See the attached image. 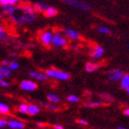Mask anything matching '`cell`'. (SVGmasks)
Listing matches in <instances>:
<instances>
[{"mask_svg": "<svg viewBox=\"0 0 129 129\" xmlns=\"http://www.w3.org/2000/svg\"><path fill=\"white\" fill-rule=\"evenodd\" d=\"M39 112H40V107H39L38 105L30 104L28 106V114H30V115H35V114L39 113Z\"/></svg>", "mask_w": 129, "mask_h": 129, "instance_id": "16", "label": "cell"}, {"mask_svg": "<svg viewBox=\"0 0 129 129\" xmlns=\"http://www.w3.org/2000/svg\"><path fill=\"white\" fill-rule=\"evenodd\" d=\"M45 74L48 78H54V79L62 81H67L68 79H70V78H71L69 73L56 69V68H49V69H47L45 71Z\"/></svg>", "mask_w": 129, "mask_h": 129, "instance_id": "2", "label": "cell"}, {"mask_svg": "<svg viewBox=\"0 0 129 129\" xmlns=\"http://www.w3.org/2000/svg\"><path fill=\"white\" fill-rule=\"evenodd\" d=\"M19 63L16 62V61H11L9 66L8 67V68L10 70H17V69H19Z\"/></svg>", "mask_w": 129, "mask_h": 129, "instance_id": "26", "label": "cell"}, {"mask_svg": "<svg viewBox=\"0 0 129 129\" xmlns=\"http://www.w3.org/2000/svg\"><path fill=\"white\" fill-rule=\"evenodd\" d=\"M8 37V34L7 33H5V32H0V41L4 40V39H6V38Z\"/></svg>", "mask_w": 129, "mask_h": 129, "instance_id": "31", "label": "cell"}, {"mask_svg": "<svg viewBox=\"0 0 129 129\" xmlns=\"http://www.w3.org/2000/svg\"><path fill=\"white\" fill-rule=\"evenodd\" d=\"M11 61H9V60H4L2 62V64H3V67H8V66H9V64H10Z\"/></svg>", "mask_w": 129, "mask_h": 129, "instance_id": "32", "label": "cell"}, {"mask_svg": "<svg viewBox=\"0 0 129 129\" xmlns=\"http://www.w3.org/2000/svg\"><path fill=\"white\" fill-rule=\"evenodd\" d=\"M67 101L69 102H72V103H76V102H79V98L77 95H69L67 97Z\"/></svg>", "mask_w": 129, "mask_h": 129, "instance_id": "27", "label": "cell"}, {"mask_svg": "<svg viewBox=\"0 0 129 129\" xmlns=\"http://www.w3.org/2000/svg\"><path fill=\"white\" fill-rule=\"evenodd\" d=\"M43 13H44V16L47 17V18H52V17L56 16L57 13H58V10L54 7H50L49 6V8Z\"/></svg>", "mask_w": 129, "mask_h": 129, "instance_id": "14", "label": "cell"}, {"mask_svg": "<svg viewBox=\"0 0 129 129\" xmlns=\"http://www.w3.org/2000/svg\"><path fill=\"white\" fill-rule=\"evenodd\" d=\"M8 125V121L5 119H0V128H4Z\"/></svg>", "mask_w": 129, "mask_h": 129, "instance_id": "29", "label": "cell"}, {"mask_svg": "<svg viewBox=\"0 0 129 129\" xmlns=\"http://www.w3.org/2000/svg\"><path fill=\"white\" fill-rule=\"evenodd\" d=\"M9 111H10V108H9V106L8 104L0 102V113L7 114V113H9Z\"/></svg>", "mask_w": 129, "mask_h": 129, "instance_id": "21", "label": "cell"}, {"mask_svg": "<svg viewBox=\"0 0 129 129\" xmlns=\"http://www.w3.org/2000/svg\"><path fill=\"white\" fill-rule=\"evenodd\" d=\"M19 87L21 89L26 91H33L38 88L37 84L31 80H22L19 84Z\"/></svg>", "mask_w": 129, "mask_h": 129, "instance_id": "7", "label": "cell"}, {"mask_svg": "<svg viewBox=\"0 0 129 129\" xmlns=\"http://www.w3.org/2000/svg\"><path fill=\"white\" fill-rule=\"evenodd\" d=\"M124 114H125L126 116H129V107H128V108H126V109H124Z\"/></svg>", "mask_w": 129, "mask_h": 129, "instance_id": "34", "label": "cell"}, {"mask_svg": "<svg viewBox=\"0 0 129 129\" xmlns=\"http://www.w3.org/2000/svg\"><path fill=\"white\" fill-rule=\"evenodd\" d=\"M15 8H16V6H4L2 8V12L4 14L10 16L11 14L15 11Z\"/></svg>", "mask_w": 129, "mask_h": 129, "instance_id": "19", "label": "cell"}, {"mask_svg": "<svg viewBox=\"0 0 129 129\" xmlns=\"http://www.w3.org/2000/svg\"><path fill=\"white\" fill-rule=\"evenodd\" d=\"M63 33H64L67 38L71 39V40L78 41L80 39V34H79V32H78L75 30H73V29H69V28L64 29V30H63Z\"/></svg>", "mask_w": 129, "mask_h": 129, "instance_id": "8", "label": "cell"}, {"mask_svg": "<svg viewBox=\"0 0 129 129\" xmlns=\"http://www.w3.org/2000/svg\"><path fill=\"white\" fill-rule=\"evenodd\" d=\"M11 70L6 67H0V79H5L10 77Z\"/></svg>", "mask_w": 129, "mask_h": 129, "instance_id": "13", "label": "cell"}, {"mask_svg": "<svg viewBox=\"0 0 129 129\" xmlns=\"http://www.w3.org/2000/svg\"><path fill=\"white\" fill-rule=\"evenodd\" d=\"M85 106L88 108H96L99 107V106H102V101H94V102H87L85 103Z\"/></svg>", "mask_w": 129, "mask_h": 129, "instance_id": "20", "label": "cell"}, {"mask_svg": "<svg viewBox=\"0 0 129 129\" xmlns=\"http://www.w3.org/2000/svg\"><path fill=\"white\" fill-rule=\"evenodd\" d=\"M47 99H48L49 102H52V103H54V104L61 102V99L56 94H54V93H49L47 95Z\"/></svg>", "mask_w": 129, "mask_h": 129, "instance_id": "17", "label": "cell"}, {"mask_svg": "<svg viewBox=\"0 0 129 129\" xmlns=\"http://www.w3.org/2000/svg\"><path fill=\"white\" fill-rule=\"evenodd\" d=\"M129 87V74H124L121 79V88L126 90Z\"/></svg>", "mask_w": 129, "mask_h": 129, "instance_id": "18", "label": "cell"}, {"mask_svg": "<svg viewBox=\"0 0 129 129\" xmlns=\"http://www.w3.org/2000/svg\"><path fill=\"white\" fill-rule=\"evenodd\" d=\"M8 126L10 129H23L25 127V124L22 121L11 119L8 121Z\"/></svg>", "mask_w": 129, "mask_h": 129, "instance_id": "9", "label": "cell"}, {"mask_svg": "<svg viewBox=\"0 0 129 129\" xmlns=\"http://www.w3.org/2000/svg\"><path fill=\"white\" fill-rule=\"evenodd\" d=\"M103 54H104V48L101 45H98L91 53V57L93 59H100Z\"/></svg>", "mask_w": 129, "mask_h": 129, "instance_id": "12", "label": "cell"}, {"mask_svg": "<svg viewBox=\"0 0 129 129\" xmlns=\"http://www.w3.org/2000/svg\"><path fill=\"white\" fill-rule=\"evenodd\" d=\"M43 107H45L46 109L49 111H53V112H54V111L59 110V107L56 106L54 103H52V102H49V103H43Z\"/></svg>", "mask_w": 129, "mask_h": 129, "instance_id": "22", "label": "cell"}, {"mask_svg": "<svg viewBox=\"0 0 129 129\" xmlns=\"http://www.w3.org/2000/svg\"><path fill=\"white\" fill-rule=\"evenodd\" d=\"M128 47H129V44H128Z\"/></svg>", "mask_w": 129, "mask_h": 129, "instance_id": "38", "label": "cell"}, {"mask_svg": "<svg viewBox=\"0 0 129 129\" xmlns=\"http://www.w3.org/2000/svg\"><path fill=\"white\" fill-rule=\"evenodd\" d=\"M28 106H29L28 104H26V103H24V102H22V103H20V104L19 105L18 111L21 113H28Z\"/></svg>", "mask_w": 129, "mask_h": 129, "instance_id": "24", "label": "cell"}, {"mask_svg": "<svg viewBox=\"0 0 129 129\" xmlns=\"http://www.w3.org/2000/svg\"><path fill=\"white\" fill-rule=\"evenodd\" d=\"M54 129H64V127H63L62 125H60V124H55L54 126Z\"/></svg>", "mask_w": 129, "mask_h": 129, "instance_id": "33", "label": "cell"}, {"mask_svg": "<svg viewBox=\"0 0 129 129\" xmlns=\"http://www.w3.org/2000/svg\"><path fill=\"white\" fill-rule=\"evenodd\" d=\"M52 45L55 47H66L67 45V40L61 33L56 32L54 34L53 40H52Z\"/></svg>", "mask_w": 129, "mask_h": 129, "instance_id": "4", "label": "cell"}, {"mask_svg": "<svg viewBox=\"0 0 129 129\" xmlns=\"http://www.w3.org/2000/svg\"><path fill=\"white\" fill-rule=\"evenodd\" d=\"M98 31H99L100 33H102V34H110L111 33L110 29L108 27H105V26L100 27L99 29H98Z\"/></svg>", "mask_w": 129, "mask_h": 129, "instance_id": "25", "label": "cell"}, {"mask_svg": "<svg viewBox=\"0 0 129 129\" xmlns=\"http://www.w3.org/2000/svg\"><path fill=\"white\" fill-rule=\"evenodd\" d=\"M3 31H4V28H3V26L0 25V32H3Z\"/></svg>", "mask_w": 129, "mask_h": 129, "instance_id": "35", "label": "cell"}, {"mask_svg": "<svg viewBox=\"0 0 129 129\" xmlns=\"http://www.w3.org/2000/svg\"><path fill=\"white\" fill-rule=\"evenodd\" d=\"M49 8V6L45 3H36L33 6L35 12H44V11Z\"/></svg>", "mask_w": 129, "mask_h": 129, "instance_id": "15", "label": "cell"}, {"mask_svg": "<svg viewBox=\"0 0 129 129\" xmlns=\"http://www.w3.org/2000/svg\"><path fill=\"white\" fill-rule=\"evenodd\" d=\"M117 129H128V128H125V127H124V126H118Z\"/></svg>", "mask_w": 129, "mask_h": 129, "instance_id": "36", "label": "cell"}, {"mask_svg": "<svg viewBox=\"0 0 129 129\" xmlns=\"http://www.w3.org/2000/svg\"><path fill=\"white\" fill-rule=\"evenodd\" d=\"M124 75V74L123 72V70L118 69V68H113V69L109 70L107 72V78L111 81H121Z\"/></svg>", "mask_w": 129, "mask_h": 129, "instance_id": "5", "label": "cell"}, {"mask_svg": "<svg viewBox=\"0 0 129 129\" xmlns=\"http://www.w3.org/2000/svg\"><path fill=\"white\" fill-rule=\"evenodd\" d=\"M10 83L8 82V81L5 80V79H0V87H2V88H8L9 87Z\"/></svg>", "mask_w": 129, "mask_h": 129, "instance_id": "28", "label": "cell"}, {"mask_svg": "<svg viewBox=\"0 0 129 129\" xmlns=\"http://www.w3.org/2000/svg\"><path fill=\"white\" fill-rule=\"evenodd\" d=\"M9 17L12 19V21L18 25H26L28 23H31L36 19L34 8L30 5H27L25 7L16 6L15 11Z\"/></svg>", "mask_w": 129, "mask_h": 129, "instance_id": "1", "label": "cell"}, {"mask_svg": "<svg viewBox=\"0 0 129 129\" xmlns=\"http://www.w3.org/2000/svg\"><path fill=\"white\" fill-rule=\"evenodd\" d=\"M78 123L81 125H88V122L85 120V119H78Z\"/></svg>", "mask_w": 129, "mask_h": 129, "instance_id": "30", "label": "cell"}, {"mask_svg": "<svg viewBox=\"0 0 129 129\" xmlns=\"http://www.w3.org/2000/svg\"><path fill=\"white\" fill-rule=\"evenodd\" d=\"M19 0H0V5L1 6H14L19 2Z\"/></svg>", "mask_w": 129, "mask_h": 129, "instance_id": "23", "label": "cell"}, {"mask_svg": "<svg viewBox=\"0 0 129 129\" xmlns=\"http://www.w3.org/2000/svg\"><path fill=\"white\" fill-rule=\"evenodd\" d=\"M60 1H62L64 4L71 6L73 8H76L78 9H81V10L84 11H89L91 9L90 6L88 5L87 3L83 2V1H80V0H60Z\"/></svg>", "mask_w": 129, "mask_h": 129, "instance_id": "3", "label": "cell"}, {"mask_svg": "<svg viewBox=\"0 0 129 129\" xmlns=\"http://www.w3.org/2000/svg\"><path fill=\"white\" fill-rule=\"evenodd\" d=\"M126 93L129 95V87H128V88H127V89H126Z\"/></svg>", "mask_w": 129, "mask_h": 129, "instance_id": "37", "label": "cell"}, {"mask_svg": "<svg viewBox=\"0 0 129 129\" xmlns=\"http://www.w3.org/2000/svg\"><path fill=\"white\" fill-rule=\"evenodd\" d=\"M53 37H54V33H53L51 30H45V31H43L40 36L41 43H43V45L50 46L52 44Z\"/></svg>", "mask_w": 129, "mask_h": 129, "instance_id": "6", "label": "cell"}, {"mask_svg": "<svg viewBox=\"0 0 129 129\" xmlns=\"http://www.w3.org/2000/svg\"><path fill=\"white\" fill-rule=\"evenodd\" d=\"M101 67V64L100 63H94V62H88L85 66V70L87 72L92 73L95 72Z\"/></svg>", "mask_w": 129, "mask_h": 129, "instance_id": "11", "label": "cell"}, {"mask_svg": "<svg viewBox=\"0 0 129 129\" xmlns=\"http://www.w3.org/2000/svg\"><path fill=\"white\" fill-rule=\"evenodd\" d=\"M29 76L33 79H36V80L39 81H45L47 79V78H48L45 73H42L39 72V71H30Z\"/></svg>", "mask_w": 129, "mask_h": 129, "instance_id": "10", "label": "cell"}]
</instances>
